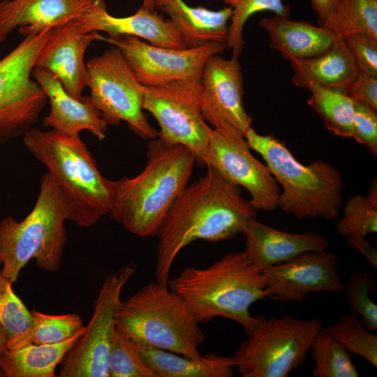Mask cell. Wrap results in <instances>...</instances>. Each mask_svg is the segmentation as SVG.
Wrapping results in <instances>:
<instances>
[{
	"mask_svg": "<svg viewBox=\"0 0 377 377\" xmlns=\"http://www.w3.org/2000/svg\"><path fill=\"white\" fill-rule=\"evenodd\" d=\"M82 33L104 31L108 36L130 35L151 45L172 49L186 48L172 22L156 12L141 7L133 15L117 17L110 15L104 0H95L77 19Z\"/></svg>",
	"mask_w": 377,
	"mask_h": 377,
	"instance_id": "cell-18",
	"label": "cell"
},
{
	"mask_svg": "<svg viewBox=\"0 0 377 377\" xmlns=\"http://www.w3.org/2000/svg\"><path fill=\"white\" fill-rule=\"evenodd\" d=\"M142 7L150 10L151 12H156L153 0H142Z\"/></svg>",
	"mask_w": 377,
	"mask_h": 377,
	"instance_id": "cell-44",
	"label": "cell"
},
{
	"mask_svg": "<svg viewBox=\"0 0 377 377\" xmlns=\"http://www.w3.org/2000/svg\"><path fill=\"white\" fill-rule=\"evenodd\" d=\"M90 98L108 125L121 121L142 139L158 138V131L143 112L145 86L135 77L120 50L115 46L86 63Z\"/></svg>",
	"mask_w": 377,
	"mask_h": 377,
	"instance_id": "cell-10",
	"label": "cell"
},
{
	"mask_svg": "<svg viewBox=\"0 0 377 377\" xmlns=\"http://www.w3.org/2000/svg\"><path fill=\"white\" fill-rule=\"evenodd\" d=\"M250 149L242 133L222 124L213 128L205 165L246 188L255 209L274 211L280 194L277 182L267 165L258 161Z\"/></svg>",
	"mask_w": 377,
	"mask_h": 377,
	"instance_id": "cell-14",
	"label": "cell"
},
{
	"mask_svg": "<svg viewBox=\"0 0 377 377\" xmlns=\"http://www.w3.org/2000/svg\"><path fill=\"white\" fill-rule=\"evenodd\" d=\"M376 111L367 104L355 102L352 122V138L365 145L375 156H377Z\"/></svg>",
	"mask_w": 377,
	"mask_h": 377,
	"instance_id": "cell-37",
	"label": "cell"
},
{
	"mask_svg": "<svg viewBox=\"0 0 377 377\" xmlns=\"http://www.w3.org/2000/svg\"><path fill=\"white\" fill-rule=\"evenodd\" d=\"M368 200L374 205H377V182L376 178H374L370 183L367 196Z\"/></svg>",
	"mask_w": 377,
	"mask_h": 377,
	"instance_id": "cell-42",
	"label": "cell"
},
{
	"mask_svg": "<svg viewBox=\"0 0 377 377\" xmlns=\"http://www.w3.org/2000/svg\"><path fill=\"white\" fill-rule=\"evenodd\" d=\"M168 285L198 324L222 316L241 324L245 332L257 320L249 307L268 297L261 269L244 251L224 255L206 268L188 267Z\"/></svg>",
	"mask_w": 377,
	"mask_h": 377,
	"instance_id": "cell-3",
	"label": "cell"
},
{
	"mask_svg": "<svg viewBox=\"0 0 377 377\" xmlns=\"http://www.w3.org/2000/svg\"><path fill=\"white\" fill-rule=\"evenodd\" d=\"M323 330L339 341L347 350L358 355L377 367V336L362 324L357 315L348 313Z\"/></svg>",
	"mask_w": 377,
	"mask_h": 377,
	"instance_id": "cell-31",
	"label": "cell"
},
{
	"mask_svg": "<svg viewBox=\"0 0 377 377\" xmlns=\"http://www.w3.org/2000/svg\"><path fill=\"white\" fill-rule=\"evenodd\" d=\"M98 40L117 47L138 82L143 86H161L177 80L200 81L207 59L223 53L226 43H209L193 48L156 46L130 35H100Z\"/></svg>",
	"mask_w": 377,
	"mask_h": 377,
	"instance_id": "cell-13",
	"label": "cell"
},
{
	"mask_svg": "<svg viewBox=\"0 0 377 377\" xmlns=\"http://www.w3.org/2000/svg\"><path fill=\"white\" fill-rule=\"evenodd\" d=\"M318 26H322L335 9L339 0H310Z\"/></svg>",
	"mask_w": 377,
	"mask_h": 377,
	"instance_id": "cell-41",
	"label": "cell"
},
{
	"mask_svg": "<svg viewBox=\"0 0 377 377\" xmlns=\"http://www.w3.org/2000/svg\"><path fill=\"white\" fill-rule=\"evenodd\" d=\"M31 75L45 93L50 112L43 124L68 135L87 130L98 140L105 138L108 124L89 96L77 100L68 94L58 78L50 71L34 66Z\"/></svg>",
	"mask_w": 377,
	"mask_h": 377,
	"instance_id": "cell-20",
	"label": "cell"
},
{
	"mask_svg": "<svg viewBox=\"0 0 377 377\" xmlns=\"http://www.w3.org/2000/svg\"><path fill=\"white\" fill-rule=\"evenodd\" d=\"M201 113L207 123L216 128L228 124L244 134L252 118L244 108V85L238 57H209L201 74Z\"/></svg>",
	"mask_w": 377,
	"mask_h": 377,
	"instance_id": "cell-16",
	"label": "cell"
},
{
	"mask_svg": "<svg viewBox=\"0 0 377 377\" xmlns=\"http://www.w3.org/2000/svg\"><path fill=\"white\" fill-rule=\"evenodd\" d=\"M108 377H157L135 344L115 326L110 343Z\"/></svg>",
	"mask_w": 377,
	"mask_h": 377,
	"instance_id": "cell-32",
	"label": "cell"
},
{
	"mask_svg": "<svg viewBox=\"0 0 377 377\" xmlns=\"http://www.w3.org/2000/svg\"><path fill=\"white\" fill-rule=\"evenodd\" d=\"M147 162L136 177L115 182L109 216L139 237L158 235L170 207L188 185L197 159L182 145L158 137L147 143Z\"/></svg>",
	"mask_w": 377,
	"mask_h": 377,
	"instance_id": "cell-2",
	"label": "cell"
},
{
	"mask_svg": "<svg viewBox=\"0 0 377 377\" xmlns=\"http://www.w3.org/2000/svg\"><path fill=\"white\" fill-rule=\"evenodd\" d=\"M249 146L259 153L283 188L277 207L297 219L321 216L332 219L342 205V176L329 163H300L278 138L262 135L250 126L244 134Z\"/></svg>",
	"mask_w": 377,
	"mask_h": 377,
	"instance_id": "cell-6",
	"label": "cell"
},
{
	"mask_svg": "<svg viewBox=\"0 0 377 377\" xmlns=\"http://www.w3.org/2000/svg\"><path fill=\"white\" fill-rule=\"evenodd\" d=\"M360 71L377 76V37L355 34L343 38Z\"/></svg>",
	"mask_w": 377,
	"mask_h": 377,
	"instance_id": "cell-38",
	"label": "cell"
},
{
	"mask_svg": "<svg viewBox=\"0 0 377 377\" xmlns=\"http://www.w3.org/2000/svg\"><path fill=\"white\" fill-rule=\"evenodd\" d=\"M293 69L292 82L308 89L311 85L347 94L360 70L342 37L337 36L326 52L310 58L290 60Z\"/></svg>",
	"mask_w": 377,
	"mask_h": 377,
	"instance_id": "cell-22",
	"label": "cell"
},
{
	"mask_svg": "<svg viewBox=\"0 0 377 377\" xmlns=\"http://www.w3.org/2000/svg\"><path fill=\"white\" fill-rule=\"evenodd\" d=\"M321 27L342 38L360 33L377 37V0H339Z\"/></svg>",
	"mask_w": 377,
	"mask_h": 377,
	"instance_id": "cell-28",
	"label": "cell"
},
{
	"mask_svg": "<svg viewBox=\"0 0 377 377\" xmlns=\"http://www.w3.org/2000/svg\"><path fill=\"white\" fill-rule=\"evenodd\" d=\"M95 0H2L0 43L19 27L24 37L55 28L84 15Z\"/></svg>",
	"mask_w": 377,
	"mask_h": 377,
	"instance_id": "cell-19",
	"label": "cell"
},
{
	"mask_svg": "<svg viewBox=\"0 0 377 377\" xmlns=\"http://www.w3.org/2000/svg\"><path fill=\"white\" fill-rule=\"evenodd\" d=\"M67 217L61 189L47 172L40 178L36 202L25 219L17 221L8 216L0 221V275L15 282L31 259L41 269L59 270L66 242Z\"/></svg>",
	"mask_w": 377,
	"mask_h": 377,
	"instance_id": "cell-5",
	"label": "cell"
},
{
	"mask_svg": "<svg viewBox=\"0 0 377 377\" xmlns=\"http://www.w3.org/2000/svg\"><path fill=\"white\" fill-rule=\"evenodd\" d=\"M309 105L323 119L325 127L333 134L352 138L355 101L339 91L311 85Z\"/></svg>",
	"mask_w": 377,
	"mask_h": 377,
	"instance_id": "cell-29",
	"label": "cell"
},
{
	"mask_svg": "<svg viewBox=\"0 0 377 377\" xmlns=\"http://www.w3.org/2000/svg\"><path fill=\"white\" fill-rule=\"evenodd\" d=\"M84 331L82 326L59 343L5 349L0 355V369L8 377H54L57 366Z\"/></svg>",
	"mask_w": 377,
	"mask_h": 377,
	"instance_id": "cell-26",
	"label": "cell"
},
{
	"mask_svg": "<svg viewBox=\"0 0 377 377\" xmlns=\"http://www.w3.org/2000/svg\"><path fill=\"white\" fill-rule=\"evenodd\" d=\"M12 283L0 275V324L9 339L26 331L33 319L31 312L13 291Z\"/></svg>",
	"mask_w": 377,
	"mask_h": 377,
	"instance_id": "cell-36",
	"label": "cell"
},
{
	"mask_svg": "<svg viewBox=\"0 0 377 377\" xmlns=\"http://www.w3.org/2000/svg\"><path fill=\"white\" fill-rule=\"evenodd\" d=\"M376 290L375 279L366 270L353 274L343 288L350 312L359 315L369 331L377 330V305L372 300Z\"/></svg>",
	"mask_w": 377,
	"mask_h": 377,
	"instance_id": "cell-34",
	"label": "cell"
},
{
	"mask_svg": "<svg viewBox=\"0 0 377 377\" xmlns=\"http://www.w3.org/2000/svg\"><path fill=\"white\" fill-rule=\"evenodd\" d=\"M269 36V47L287 60L306 59L328 50L337 36L328 29L302 20L274 15L259 21Z\"/></svg>",
	"mask_w": 377,
	"mask_h": 377,
	"instance_id": "cell-24",
	"label": "cell"
},
{
	"mask_svg": "<svg viewBox=\"0 0 377 377\" xmlns=\"http://www.w3.org/2000/svg\"><path fill=\"white\" fill-rule=\"evenodd\" d=\"M31 312L33 319L30 327L23 333L9 339L6 349L59 343L71 338L83 326L81 318L76 313L48 315L36 311Z\"/></svg>",
	"mask_w": 377,
	"mask_h": 377,
	"instance_id": "cell-27",
	"label": "cell"
},
{
	"mask_svg": "<svg viewBox=\"0 0 377 377\" xmlns=\"http://www.w3.org/2000/svg\"><path fill=\"white\" fill-rule=\"evenodd\" d=\"M5 349H6V348H0V355Z\"/></svg>",
	"mask_w": 377,
	"mask_h": 377,
	"instance_id": "cell-45",
	"label": "cell"
},
{
	"mask_svg": "<svg viewBox=\"0 0 377 377\" xmlns=\"http://www.w3.org/2000/svg\"><path fill=\"white\" fill-rule=\"evenodd\" d=\"M248 260L260 269L288 261L306 251L325 250L327 239L313 232L289 233L251 219L244 230Z\"/></svg>",
	"mask_w": 377,
	"mask_h": 377,
	"instance_id": "cell-21",
	"label": "cell"
},
{
	"mask_svg": "<svg viewBox=\"0 0 377 377\" xmlns=\"http://www.w3.org/2000/svg\"><path fill=\"white\" fill-rule=\"evenodd\" d=\"M135 344L142 358L157 377H231L234 374L232 357L209 353L200 359H192L165 350Z\"/></svg>",
	"mask_w": 377,
	"mask_h": 377,
	"instance_id": "cell-25",
	"label": "cell"
},
{
	"mask_svg": "<svg viewBox=\"0 0 377 377\" xmlns=\"http://www.w3.org/2000/svg\"><path fill=\"white\" fill-rule=\"evenodd\" d=\"M100 35L96 31L82 33L77 19L53 28L34 66L50 71L68 94L82 100V91L87 87L84 52L94 40L99 39Z\"/></svg>",
	"mask_w": 377,
	"mask_h": 377,
	"instance_id": "cell-17",
	"label": "cell"
},
{
	"mask_svg": "<svg viewBox=\"0 0 377 377\" xmlns=\"http://www.w3.org/2000/svg\"><path fill=\"white\" fill-rule=\"evenodd\" d=\"M347 95L355 102L377 110V76L360 71Z\"/></svg>",
	"mask_w": 377,
	"mask_h": 377,
	"instance_id": "cell-39",
	"label": "cell"
},
{
	"mask_svg": "<svg viewBox=\"0 0 377 377\" xmlns=\"http://www.w3.org/2000/svg\"><path fill=\"white\" fill-rule=\"evenodd\" d=\"M9 335L6 330L0 324V348H6Z\"/></svg>",
	"mask_w": 377,
	"mask_h": 377,
	"instance_id": "cell-43",
	"label": "cell"
},
{
	"mask_svg": "<svg viewBox=\"0 0 377 377\" xmlns=\"http://www.w3.org/2000/svg\"><path fill=\"white\" fill-rule=\"evenodd\" d=\"M23 143L60 186L68 207L67 220L89 227L110 211L115 182L105 179L80 135L31 128Z\"/></svg>",
	"mask_w": 377,
	"mask_h": 377,
	"instance_id": "cell-4",
	"label": "cell"
},
{
	"mask_svg": "<svg viewBox=\"0 0 377 377\" xmlns=\"http://www.w3.org/2000/svg\"><path fill=\"white\" fill-rule=\"evenodd\" d=\"M339 234L345 237H364L377 232V205L366 196L351 197L343 207V217L337 226Z\"/></svg>",
	"mask_w": 377,
	"mask_h": 377,
	"instance_id": "cell-35",
	"label": "cell"
},
{
	"mask_svg": "<svg viewBox=\"0 0 377 377\" xmlns=\"http://www.w3.org/2000/svg\"><path fill=\"white\" fill-rule=\"evenodd\" d=\"M155 10L165 13L180 34L186 48L221 42L226 43L232 8L219 10L191 7L183 0H153Z\"/></svg>",
	"mask_w": 377,
	"mask_h": 377,
	"instance_id": "cell-23",
	"label": "cell"
},
{
	"mask_svg": "<svg viewBox=\"0 0 377 377\" xmlns=\"http://www.w3.org/2000/svg\"><path fill=\"white\" fill-rule=\"evenodd\" d=\"M168 286L149 283L121 302L114 326L135 343L200 359L199 346L206 336Z\"/></svg>",
	"mask_w": 377,
	"mask_h": 377,
	"instance_id": "cell-7",
	"label": "cell"
},
{
	"mask_svg": "<svg viewBox=\"0 0 377 377\" xmlns=\"http://www.w3.org/2000/svg\"><path fill=\"white\" fill-rule=\"evenodd\" d=\"M311 357L315 362L313 377H358L359 374L350 353L337 339L320 329L311 343Z\"/></svg>",
	"mask_w": 377,
	"mask_h": 377,
	"instance_id": "cell-30",
	"label": "cell"
},
{
	"mask_svg": "<svg viewBox=\"0 0 377 377\" xmlns=\"http://www.w3.org/2000/svg\"><path fill=\"white\" fill-rule=\"evenodd\" d=\"M232 8V13L228 29L227 47L232 50V55L239 57L242 52L244 41L242 32L248 18L260 11H271L275 15L289 17L290 8L282 0H223Z\"/></svg>",
	"mask_w": 377,
	"mask_h": 377,
	"instance_id": "cell-33",
	"label": "cell"
},
{
	"mask_svg": "<svg viewBox=\"0 0 377 377\" xmlns=\"http://www.w3.org/2000/svg\"><path fill=\"white\" fill-rule=\"evenodd\" d=\"M321 326L314 318L257 317L232 356L235 367L242 377H287L304 362Z\"/></svg>",
	"mask_w": 377,
	"mask_h": 377,
	"instance_id": "cell-8",
	"label": "cell"
},
{
	"mask_svg": "<svg viewBox=\"0 0 377 377\" xmlns=\"http://www.w3.org/2000/svg\"><path fill=\"white\" fill-rule=\"evenodd\" d=\"M52 30L26 36L0 60V144L23 137L37 121L48 101L31 75Z\"/></svg>",
	"mask_w": 377,
	"mask_h": 377,
	"instance_id": "cell-9",
	"label": "cell"
},
{
	"mask_svg": "<svg viewBox=\"0 0 377 377\" xmlns=\"http://www.w3.org/2000/svg\"><path fill=\"white\" fill-rule=\"evenodd\" d=\"M200 81L177 80L161 86H145L142 108L157 120L158 137L191 151L205 165L213 131L201 113Z\"/></svg>",
	"mask_w": 377,
	"mask_h": 377,
	"instance_id": "cell-11",
	"label": "cell"
},
{
	"mask_svg": "<svg viewBox=\"0 0 377 377\" xmlns=\"http://www.w3.org/2000/svg\"><path fill=\"white\" fill-rule=\"evenodd\" d=\"M345 238L349 246L363 255L374 268H377V251L364 237Z\"/></svg>",
	"mask_w": 377,
	"mask_h": 377,
	"instance_id": "cell-40",
	"label": "cell"
},
{
	"mask_svg": "<svg viewBox=\"0 0 377 377\" xmlns=\"http://www.w3.org/2000/svg\"><path fill=\"white\" fill-rule=\"evenodd\" d=\"M187 185L168 212L158 232L156 282L168 286L172 263L182 249L202 239L220 242L244 233L256 212L242 195L239 186L216 169Z\"/></svg>",
	"mask_w": 377,
	"mask_h": 377,
	"instance_id": "cell-1",
	"label": "cell"
},
{
	"mask_svg": "<svg viewBox=\"0 0 377 377\" xmlns=\"http://www.w3.org/2000/svg\"><path fill=\"white\" fill-rule=\"evenodd\" d=\"M136 269L129 264L105 278L84 332L59 363V376L108 377L110 343L120 295Z\"/></svg>",
	"mask_w": 377,
	"mask_h": 377,
	"instance_id": "cell-12",
	"label": "cell"
},
{
	"mask_svg": "<svg viewBox=\"0 0 377 377\" xmlns=\"http://www.w3.org/2000/svg\"><path fill=\"white\" fill-rule=\"evenodd\" d=\"M268 297L303 302L311 293L343 292L337 256L325 250L306 251L261 269Z\"/></svg>",
	"mask_w": 377,
	"mask_h": 377,
	"instance_id": "cell-15",
	"label": "cell"
}]
</instances>
